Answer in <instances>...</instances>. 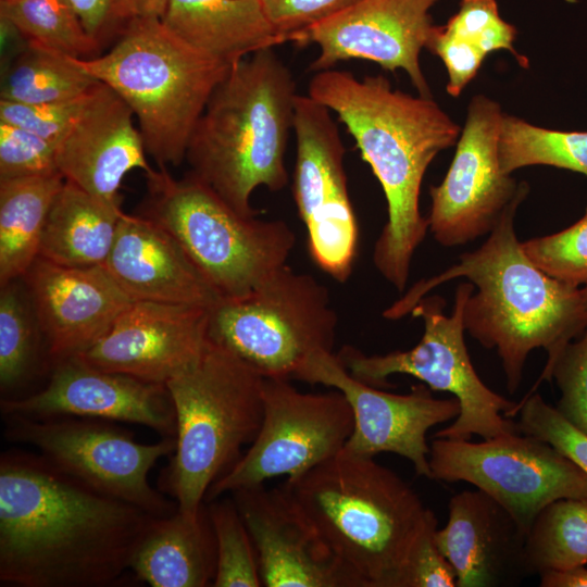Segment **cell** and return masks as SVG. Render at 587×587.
Listing matches in <instances>:
<instances>
[{"label":"cell","mask_w":587,"mask_h":587,"mask_svg":"<svg viewBox=\"0 0 587 587\" xmlns=\"http://www.w3.org/2000/svg\"><path fill=\"white\" fill-rule=\"evenodd\" d=\"M98 491L39 453L0 458V582L18 587H109L130 571L154 520Z\"/></svg>","instance_id":"1"},{"label":"cell","mask_w":587,"mask_h":587,"mask_svg":"<svg viewBox=\"0 0 587 587\" xmlns=\"http://www.w3.org/2000/svg\"><path fill=\"white\" fill-rule=\"evenodd\" d=\"M307 95L337 115L382 186L388 218L373 262L403 291L414 252L429 229L420 211L424 175L439 152L457 143L462 128L432 97L394 89L384 75L360 79L336 68L315 72Z\"/></svg>","instance_id":"2"},{"label":"cell","mask_w":587,"mask_h":587,"mask_svg":"<svg viewBox=\"0 0 587 587\" xmlns=\"http://www.w3.org/2000/svg\"><path fill=\"white\" fill-rule=\"evenodd\" d=\"M525 198L507 208L479 248L461 254L457 264L440 274L421 279L383 313L389 320L400 319L437 286L467 278L475 288L464 308L465 330L483 347L497 351L511 394L520 387L533 350L547 352L538 384L562 349L587 327L580 287L538 268L516 237L514 220Z\"/></svg>","instance_id":"3"},{"label":"cell","mask_w":587,"mask_h":587,"mask_svg":"<svg viewBox=\"0 0 587 587\" xmlns=\"http://www.w3.org/2000/svg\"><path fill=\"white\" fill-rule=\"evenodd\" d=\"M283 486L359 587H404L417 539L438 523L397 473L345 450Z\"/></svg>","instance_id":"4"},{"label":"cell","mask_w":587,"mask_h":587,"mask_svg":"<svg viewBox=\"0 0 587 587\" xmlns=\"http://www.w3.org/2000/svg\"><path fill=\"white\" fill-rule=\"evenodd\" d=\"M298 96L274 48L235 63L211 95L188 142L190 172L245 216L251 197L288 184L286 151Z\"/></svg>","instance_id":"5"},{"label":"cell","mask_w":587,"mask_h":587,"mask_svg":"<svg viewBox=\"0 0 587 587\" xmlns=\"http://www.w3.org/2000/svg\"><path fill=\"white\" fill-rule=\"evenodd\" d=\"M72 59L130 108L159 168L185 160L198 120L233 66L190 47L161 18L141 16L132 20L107 53Z\"/></svg>","instance_id":"6"},{"label":"cell","mask_w":587,"mask_h":587,"mask_svg":"<svg viewBox=\"0 0 587 587\" xmlns=\"http://www.w3.org/2000/svg\"><path fill=\"white\" fill-rule=\"evenodd\" d=\"M264 377L208 341L198 361L165 386L176 415V447L159 488L196 516L209 488L242 455L263 419Z\"/></svg>","instance_id":"7"},{"label":"cell","mask_w":587,"mask_h":587,"mask_svg":"<svg viewBox=\"0 0 587 587\" xmlns=\"http://www.w3.org/2000/svg\"><path fill=\"white\" fill-rule=\"evenodd\" d=\"M147 216L166 229L222 299L250 294L286 261L296 243L282 220L245 216L191 173L147 174Z\"/></svg>","instance_id":"8"},{"label":"cell","mask_w":587,"mask_h":587,"mask_svg":"<svg viewBox=\"0 0 587 587\" xmlns=\"http://www.w3.org/2000/svg\"><path fill=\"white\" fill-rule=\"evenodd\" d=\"M338 317L328 289L284 265L250 294L209 310L208 339L264 378H292L312 354L333 352Z\"/></svg>","instance_id":"9"},{"label":"cell","mask_w":587,"mask_h":587,"mask_svg":"<svg viewBox=\"0 0 587 587\" xmlns=\"http://www.w3.org/2000/svg\"><path fill=\"white\" fill-rule=\"evenodd\" d=\"M473 291L470 282L457 287L451 315L444 312L442 297L432 295L420 299L410 313L423 321L424 333L409 350L369 355L344 346L336 355L353 377L374 387H389V376L407 374L433 391L452 394L460 403V413L435 437L469 440L478 435L486 439L519 432L515 422L509 419L516 402L486 386L472 364L464 341V308Z\"/></svg>","instance_id":"10"},{"label":"cell","mask_w":587,"mask_h":587,"mask_svg":"<svg viewBox=\"0 0 587 587\" xmlns=\"http://www.w3.org/2000/svg\"><path fill=\"white\" fill-rule=\"evenodd\" d=\"M2 417L8 440L32 446L53 465L91 488L154 516H168L177 511V503L154 489L148 478L155 463L174 452V437L142 444L111 421Z\"/></svg>","instance_id":"11"},{"label":"cell","mask_w":587,"mask_h":587,"mask_svg":"<svg viewBox=\"0 0 587 587\" xmlns=\"http://www.w3.org/2000/svg\"><path fill=\"white\" fill-rule=\"evenodd\" d=\"M430 479L466 482L499 502L527 533L562 498H587V475L550 444L520 432L479 442L435 437Z\"/></svg>","instance_id":"12"},{"label":"cell","mask_w":587,"mask_h":587,"mask_svg":"<svg viewBox=\"0 0 587 587\" xmlns=\"http://www.w3.org/2000/svg\"><path fill=\"white\" fill-rule=\"evenodd\" d=\"M352 430V409L339 390L302 392L287 378H264L260 430L204 503L273 477L295 479L340 453Z\"/></svg>","instance_id":"13"},{"label":"cell","mask_w":587,"mask_h":587,"mask_svg":"<svg viewBox=\"0 0 587 587\" xmlns=\"http://www.w3.org/2000/svg\"><path fill=\"white\" fill-rule=\"evenodd\" d=\"M292 132L297 153L291 192L307 228L309 254L324 273L345 283L357 260L359 226L339 128L329 109L298 93Z\"/></svg>","instance_id":"14"},{"label":"cell","mask_w":587,"mask_h":587,"mask_svg":"<svg viewBox=\"0 0 587 587\" xmlns=\"http://www.w3.org/2000/svg\"><path fill=\"white\" fill-rule=\"evenodd\" d=\"M504 112L485 96H474L444 180L430 186L429 230L440 245H465L489 234L507 208L527 196L529 186L505 173L499 159Z\"/></svg>","instance_id":"15"},{"label":"cell","mask_w":587,"mask_h":587,"mask_svg":"<svg viewBox=\"0 0 587 587\" xmlns=\"http://www.w3.org/2000/svg\"><path fill=\"white\" fill-rule=\"evenodd\" d=\"M294 378L320 384L344 394L353 413V430L346 452L374 458L384 452L408 459L417 475L430 478L427 432L453 421L460 403L453 397L435 398L423 384L404 395L384 391L353 377L333 352L312 354Z\"/></svg>","instance_id":"16"},{"label":"cell","mask_w":587,"mask_h":587,"mask_svg":"<svg viewBox=\"0 0 587 587\" xmlns=\"http://www.w3.org/2000/svg\"><path fill=\"white\" fill-rule=\"evenodd\" d=\"M438 0H358L305 30L298 45L313 43L319 53L311 72L342 61L366 60L390 72L404 71L419 95L432 97L420 63L435 28L430 9Z\"/></svg>","instance_id":"17"},{"label":"cell","mask_w":587,"mask_h":587,"mask_svg":"<svg viewBox=\"0 0 587 587\" xmlns=\"http://www.w3.org/2000/svg\"><path fill=\"white\" fill-rule=\"evenodd\" d=\"M2 415L30 419L83 417L147 426L176 436V415L165 385L105 371L72 357L52 366L47 385L15 399H1Z\"/></svg>","instance_id":"18"},{"label":"cell","mask_w":587,"mask_h":587,"mask_svg":"<svg viewBox=\"0 0 587 587\" xmlns=\"http://www.w3.org/2000/svg\"><path fill=\"white\" fill-rule=\"evenodd\" d=\"M209 310L135 300L107 334L77 355L96 367L165 385L201 357Z\"/></svg>","instance_id":"19"},{"label":"cell","mask_w":587,"mask_h":587,"mask_svg":"<svg viewBox=\"0 0 587 587\" xmlns=\"http://www.w3.org/2000/svg\"><path fill=\"white\" fill-rule=\"evenodd\" d=\"M23 279L52 366L91 348L133 301L104 265L65 266L38 257Z\"/></svg>","instance_id":"20"},{"label":"cell","mask_w":587,"mask_h":587,"mask_svg":"<svg viewBox=\"0 0 587 587\" xmlns=\"http://www.w3.org/2000/svg\"><path fill=\"white\" fill-rule=\"evenodd\" d=\"M255 547L262 586L359 587L284 486L230 494Z\"/></svg>","instance_id":"21"},{"label":"cell","mask_w":587,"mask_h":587,"mask_svg":"<svg viewBox=\"0 0 587 587\" xmlns=\"http://www.w3.org/2000/svg\"><path fill=\"white\" fill-rule=\"evenodd\" d=\"M130 108L98 83L80 115L57 145V167L65 182L121 205L120 188L133 170H154Z\"/></svg>","instance_id":"22"},{"label":"cell","mask_w":587,"mask_h":587,"mask_svg":"<svg viewBox=\"0 0 587 587\" xmlns=\"http://www.w3.org/2000/svg\"><path fill=\"white\" fill-rule=\"evenodd\" d=\"M527 533L494 498L477 490L453 495L448 521L434 540L457 574V587L517 586L532 576Z\"/></svg>","instance_id":"23"},{"label":"cell","mask_w":587,"mask_h":587,"mask_svg":"<svg viewBox=\"0 0 587 587\" xmlns=\"http://www.w3.org/2000/svg\"><path fill=\"white\" fill-rule=\"evenodd\" d=\"M104 267L133 301L211 309L222 299L178 241L141 214H122Z\"/></svg>","instance_id":"24"},{"label":"cell","mask_w":587,"mask_h":587,"mask_svg":"<svg viewBox=\"0 0 587 587\" xmlns=\"http://www.w3.org/2000/svg\"><path fill=\"white\" fill-rule=\"evenodd\" d=\"M161 21L190 47L229 65L286 42L261 0H170Z\"/></svg>","instance_id":"25"},{"label":"cell","mask_w":587,"mask_h":587,"mask_svg":"<svg viewBox=\"0 0 587 587\" xmlns=\"http://www.w3.org/2000/svg\"><path fill=\"white\" fill-rule=\"evenodd\" d=\"M135 576L151 587L212 586L216 542L204 503L196 516L177 511L157 516L130 563Z\"/></svg>","instance_id":"26"},{"label":"cell","mask_w":587,"mask_h":587,"mask_svg":"<svg viewBox=\"0 0 587 587\" xmlns=\"http://www.w3.org/2000/svg\"><path fill=\"white\" fill-rule=\"evenodd\" d=\"M124 212L65 182L49 211L39 257L65 266L104 265Z\"/></svg>","instance_id":"27"},{"label":"cell","mask_w":587,"mask_h":587,"mask_svg":"<svg viewBox=\"0 0 587 587\" xmlns=\"http://www.w3.org/2000/svg\"><path fill=\"white\" fill-rule=\"evenodd\" d=\"M516 28L501 18L496 0H461L447 24L435 26L426 49L442 61L447 92L458 97L494 51L507 50L528 67V59L514 48Z\"/></svg>","instance_id":"28"},{"label":"cell","mask_w":587,"mask_h":587,"mask_svg":"<svg viewBox=\"0 0 587 587\" xmlns=\"http://www.w3.org/2000/svg\"><path fill=\"white\" fill-rule=\"evenodd\" d=\"M65 183L61 173L0 179V285L23 278L39 257L51 205Z\"/></svg>","instance_id":"29"},{"label":"cell","mask_w":587,"mask_h":587,"mask_svg":"<svg viewBox=\"0 0 587 587\" xmlns=\"http://www.w3.org/2000/svg\"><path fill=\"white\" fill-rule=\"evenodd\" d=\"M98 83L72 57L26 40L2 74L0 100L67 101L87 95Z\"/></svg>","instance_id":"30"},{"label":"cell","mask_w":587,"mask_h":587,"mask_svg":"<svg viewBox=\"0 0 587 587\" xmlns=\"http://www.w3.org/2000/svg\"><path fill=\"white\" fill-rule=\"evenodd\" d=\"M526 561L533 575L587 563V498H562L545 507L526 535Z\"/></svg>","instance_id":"31"},{"label":"cell","mask_w":587,"mask_h":587,"mask_svg":"<svg viewBox=\"0 0 587 587\" xmlns=\"http://www.w3.org/2000/svg\"><path fill=\"white\" fill-rule=\"evenodd\" d=\"M502 170L547 165L587 175V130H558L504 113L499 140Z\"/></svg>","instance_id":"32"},{"label":"cell","mask_w":587,"mask_h":587,"mask_svg":"<svg viewBox=\"0 0 587 587\" xmlns=\"http://www.w3.org/2000/svg\"><path fill=\"white\" fill-rule=\"evenodd\" d=\"M0 17L25 40L70 57L91 58L101 50L87 34L70 0L0 2Z\"/></svg>","instance_id":"33"},{"label":"cell","mask_w":587,"mask_h":587,"mask_svg":"<svg viewBox=\"0 0 587 587\" xmlns=\"http://www.w3.org/2000/svg\"><path fill=\"white\" fill-rule=\"evenodd\" d=\"M216 542L214 587H261L255 547L232 498L205 502Z\"/></svg>","instance_id":"34"},{"label":"cell","mask_w":587,"mask_h":587,"mask_svg":"<svg viewBox=\"0 0 587 587\" xmlns=\"http://www.w3.org/2000/svg\"><path fill=\"white\" fill-rule=\"evenodd\" d=\"M38 358L36 332L15 282L0 292V388L4 398L34 374Z\"/></svg>","instance_id":"35"},{"label":"cell","mask_w":587,"mask_h":587,"mask_svg":"<svg viewBox=\"0 0 587 587\" xmlns=\"http://www.w3.org/2000/svg\"><path fill=\"white\" fill-rule=\"evenodd\" d=\"M528 259L547 275L572 286L587 283V205L580 220L552 235L522 242Z\"/></svg>","instance_id":"36"},{"label":"cell","mask_w":587,"mask_h":587,"mask_svg":"<svg viewBox=\"0 0 587 587\" xmlns=\"http://www.w3.org/2000/svg\"><path fill=\"white\" fill-rule=\"evenodd\" d=\"M520 433L535 436L554 447L587 475V433L567 422L538 392L526 395L509 417Z\"/></svg>","instance_id":"37"},{"label":"cell","mask_w":587,"mask_h":587,"mask_svg":"<svg viewBox=\"0 0 587 587\" xmlns=\"http://www.w3.org/2000/svg\"><path fill=\"white\" fill-rule=\"evenodd\" d=\"M555 382L561 396L558 412L572 425L587 433V327L575 341L559 353L547 374L526 394L535 392L541 382Z\"/></svg>","instance_id":"38"},{"label":"cell","mask_w":587,"mask_h":587,"mask_svg":"<svg viewBox=\"0 0 587 587\" xmlns=\"http://www.w3.org/2000/svg\"><path fill=\"white\" fill-rule=\"evenodd\" d=\"M58 172L54 142L0 121V179Z\"/></svg>","instance_id":"39"},{"label":"cell","mask_w":587,"mask_h":587,"mask_svg":"<svg viewBox=\"0 0 587 587\" xmlns=\"http://www.w3.org/2000/svg\"><path fill=\"white\" fill-rule=\"evenodd\" d=\"M91 90L67 101L20 103L0 100V121L58 145L80 115Z\"/></svg>","instance_id":"40"},{"label":"cell","mask_w":587,"mask_h":587,"mask_svg":"<svg viewBox=\"0 0 587 587\" xmlns=\"http://www.w3.org/2000/svg\"><path fill=\"white\" fill-rule=\"evenodd\" d=\"M358 0H261L275 30L287 41L298 42L300 36L350 7Z\"/></svg>","instance_id":"41"},{"label":"cell","mask_w":587,"mask_h":587,"mask_svg":"<svg viewBox=\"0 0 587 587\" xmlns=\"http://www.w3.org/2000/svg\"><path fill=\"white\" fill-rule=\"evenodd\" d=\"M87 34L102 49L137 17L133 0H70Z\"/></svg>","instance_id":"42"},{"label":"cell","mask_w":587,"mask_h":587,"mask_svg":"<svg viewBox=\"0 0 587 587\" xmlns=\"http://www.w3.org/2000/svg\"><path fill=\"white\" fill-rule=\"evenodd\" d=\"M435 523L417 539L410 555L404 587H455L457 574L450 562L437 548Z\"/></svg>","instance_id":"43"},{"label":"cell","mask_w":587,"mask_h":587,"mask_svg":"<svg viewBox=\"0 0 587 587\" xmlns=\"http://www.w3.org/2000/svg\"><path fill=\"white\" fill-rule=\"evenodd\" d=\"M540 587H587V569L578 566L566 571L547 572L539 575Z\"/></svg>","instance_id":"44"},{"label":"cell","mask_w":587,"mask_h":587,"mask_svg":"<svg viewBox=\"0 0 587 587\" xmlns=\"http://www.w3.org/2000/svg\"><path fill=\"white\" fill-rule=\"evenodd\" d=\"M170 0H133L137 16L162 18Z\"/></svg>","instance_id":"45"},{"label":"cell","mask_w":587,"mask_h":587,"mask_svg":"<svg viewBox=\"0 0 587 587\" xmlns=\"http://www.w3.org/2000/svg\"><path fill=\"white\" fill-rule=\"evenodd\" d=\"M580 295L585 307L587 308V283L580 287Z\"/></svg>","instance_id":"46"},{"label":"cell","mask_w":587,"mask_h":587,"mask_svg":"<svg viewBox=\"0 0 587 587\" xmlns=\"http://www.w3.org/2000/svg\"><path fill=\"white\" fill-rule=\"evenodd\" d=\"M14 1H17V0H0V2H14Z\"/></svg>","instance_id":"47"}]
</instances>
